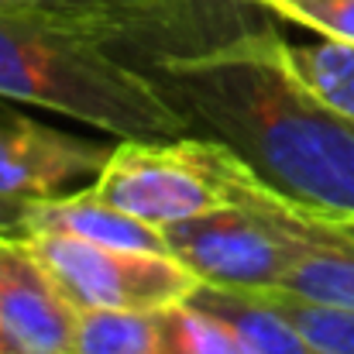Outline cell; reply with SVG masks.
Masks as SVG:
<instances>
[{"instance_id":"5","label":"cell","mask_w":354,"mask_h":354,"mask_svg":"<svg viewBox=\"0 0 354 354\" xmlns=\"http://www.w3.org/2000/svg\"><path fill=\"white\" fill-rule=\"evenodd\" d=\"M200 151L217 172V179L224 183L227 196L254 210L282 241L289 254V275L282 289L317 303L354 310V237L341 231L330 217L306 210L289 196H282L279 189H272L227 145L200 138Z\"/></svg>"},{"instance_id":"2","label":"cell","mask_w":354,"mask_h":354,"mask_svg":"<svg viewBox=\"0 0 354 354\" xmlns=\"http://www.w3.org/2000/svg\"><path fill=\"white\" fill-rule=\"evenodd\" d=\"M0 97L66 114L118 141L193 134L138 62L93 35L28 14L0 10Z\"/></svg>"},{"instance_id":"8","label":"cell","mask_w":354,"mask_h":354,"mask_svg":"<svg viewBox=\"0 0 354 354\" xmlns=\"http://www.w3.org/2000/svg\"><path fill=\"white\" fill-rule=\"evenodd\" d=\"M83 313L24 234H0V354H80Z\"/></svg>"},{"instance_id":"12","label":"cell","mask_w":354,"mask_h":354,"mask_svg":"<svg viewBox=\"0 0 354 354\" xmlns=\"http://www.w3.org/2000/svg\"><path fill=\"white\" fill-rule=\"evenodd\" d=\"M282 52L296 80L327 107L354 120V45L337 38L317 41H289L282 38Z\"/></svg>"},{"instance_id":"10","label":"cell","mask_w":354,"mask_h":354,"mask_svg":"<svg viewBox=\"0 0 354 354\" xmlns=\"http://www.w3.org/2000/svg\"><path fill=\"white\" fill-rule=\"evenodd\" d=\"M35 231H52V234H73L83 241H97V244H111V248H138V251H169V241L158 227L127 217L124 210L107 207L104 200H97L86 186L66 196H52V200H31L28 203V217H24V231L21 234H35ZM172 254V251H169Z\"/></svg>"},{"instance_id":"6","label":"cell","mask_w":354,"mask_h":354,"mask_svg":"<svg viewBox=\"0 0 354 354\" xmlns=\"http://www.w3.org/2000/svg\"><path fill=\"white\" fill-rule=\"evenodd\" d=\"M86 189L107 207L158 231L231 203L224 183L203 158L196 134L172 141L120 138Z\"/></svg>"},{"instance_id":"17","label":"cell","mask_w":354,"mask_h":354,"mask_svg":"<svg viewBox=\"0 0 354 354\" xmlns=\"http://www.w3.org/2000/svg\"><path fill=\"white\" fill-rule=\"evenodd\" d=\"M28 217V200L0 196V234H21Z\"/></svg>"},{"instance_id":"16","label":"cell","mask_w":354,"mask_h":354,"mask_svg":"<svg viewBox=\"0 0 354 354\" xmlns=\"http://www.w3.org/2000/svg\"><path fill=\"white\" fill-rule=\"evenodd\" d=\"M265 14L354 45V0H272L265 3Z\"/></svg>"},{"instance_id":"19","label":"cell","mask_w":354,"mask_h":354,"mask_svg":"<svg viewBox=\"0 0 354 354\" xmlns=\"http://www.w3.org/2000/svg\"><path fill=\"white\" fill-rule=\"evenodd\" d=\"M251 3H258V7H261V10H265V3H272V0H251Z\"/></svg>"},{"instance_id":"15","label":"cell","mask_w":354,"mask_h":354,"mask_svg":"<svg viewBox=\"0 0 354 354\" xmlns=\"http://www.w3.org/2000/svg\"><path fill=\"white\" fill-rule=\"evenodd\" d=\"M80 354H158L155 313H124V310L83 313Z\"/></svg>"},{"instance_id":"14","label":"cell","mask_w":354,"mask_h":354,"mask_svg":"<svg viewBox=\"0 0 354 354\" xmlns=\"http://www.w3.org/2000/svg\"><path fill=\"white\" fill-rule=\"evenodd\" d=\"M282 317H289L299 334L313 344L317 354H354V310L351 306H330L306 296H296L289 289H268L261 292Z\"/></svg>"},{"instance_id":"13","label":"cell","mask_w":354,"mask_h":354,"mask_svg":"<svg viewBox=\"0 0 354 354\" xmlns=\"http://www.w3.org/2000/svg\"><path fill=\"white\" fill-rule=\"evenodd\" d=\"M158 354H248L237 334L193 299L155 313Z\"/></svg>"},{"instance_id":"3","label":"cell","mask_w":354,"mask_h":354,"mask_svg":"<svg viewBox=\"0 0 354 354\" xmlns=\"http://www.w3.org/2000/svg\"><path fill=\"white\" fill-rule=\"evenodd\" d=\"M0 10L93 35L138 66L214 48L265 21L251 0H0Z\"/></svg>"},{"instance_id":"7","label":"cell","mask_w":354,"mask_h":354,"mask_svg":"<svg viewBox=\"0 0 354 354\" xmlns=\"http://www.w3.org/2000/svg\"><path fill=\"white\" fill-rule=\"evenodd\" d=\"M169 251L200 279V286H224L268 292L282 289L289 275V254L275 231L248 207L227 203L221 210L169 224Z\"/></svg>"},{"instance_id":"11","label":"cell","mask_w":354,"mask_h":354,"mask_svg":"<svg viewBox=\"0 0 354 354\" xmlns=\"http://www.w3.org/2000/svg\"><path fill=\"white\" fill-rule=\"evenodd\" d=\"M189 299L221 317L248 354H317L313 344L299 334V327L289 317H282L261 292L200 286Z\"/></svg>"},{"instance_id":"9","label":"cell","mask_w":354,"mask_h":354,"mask_svg":"<svg viewBox=\"0 0 354 354\" xmlns=\"http://www.w3.org/2000/svg\"><path fill=\"white\" fill-rule=\"evenodd\" d=\"M114 145L90 141L24 114H0V196L52 200L90 186Z\"/></svg>"},{"instance_id":"4","label":"cell","mask_w":354,"mask_h":354,"mask_svg":"<svg viewBox=\"0 0 354 354\" xmlns=\"http://www.w3.org/2000/svg\"><path fill=\"white\" fill-rule=\"evenodd\" d=\"M24 237L80 313H158L189 299L200 289V279L169 251L111 248L52 231H35Z\"/></svg>"},{"instance_id":"18","label":"cell","mask_w":354,"mask_h":354,"mask_svg":"<svg viewBox=\"0 0 354 354\" xmlns=\"http://www.w3.org/2000/svg\"><path fill=\"white\" fill-rule=\"evenodd\" d=\"M330 221H334V217H330ZM334 224H337L341 231H348V234L354 237V221H334Z\"/></svg>"},{"instance_id":"1","label":"cell","mask_w":354,"mask_h":354,"mask_svg":"<svg viewBox=\"0 0 354 354\" xmlns=\"http://www.w3.org/2000/svg\"><path fill=\"white\" fill-rule=\"evenodd\" d=\"M265 17L234 38L141 62L189 131L221 141L292 203L354 221V120L317 100L289 69Z\"/></svg>"}]
</instances>
